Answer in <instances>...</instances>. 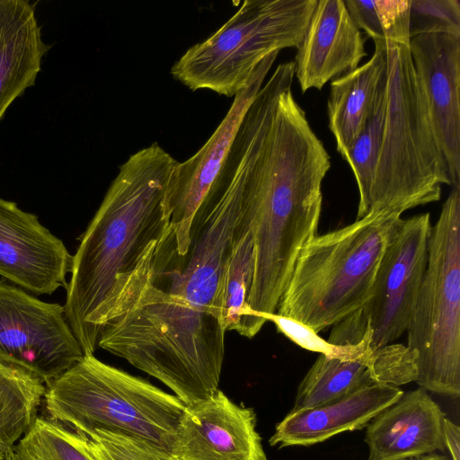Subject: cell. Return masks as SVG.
<instances>
[{"instance_id":"7402d4cb","label":"cell","mask_w":460,"mask_h":460,"mask_svg":"<svg viewBox=\"0 0 460 460\" xmlns=\"http://www.w3.org/2000/svg\"><path fill=\"white\" fill-rule=\"evenodd\" d=\"M45 393L41 379L0 360V449H12L30 430Z\"/></svg>"},{"instance_id":"2e32d148","label":"cell","mask_w":460,"mask_h":460,"mask_svg":"<svg viewBox=\"0 0 460 460\" xmlns=\"http://www.w3.org/2000/svg\"><path fill=\"white\" fill-rule=\"evenodd\" d=\"M365 41L343 0H317L293 61L302 93L356 69Z\"/></svg>"},{"instance_id":"e0dca14e","label":"cell","mask_w":460,"mask_h":460,"mask_svg":"<svg viewBox=\"0 0 460 460\" xmlns=\"http://www.w3.org/2000/svg\"><path fill=\"white\" fill-rule=\"evenodd\" d=\"M445 417L426 390L403 392L367 425V460H405L444 451Z\"/></svg>"},{"instance_id":"6da1fadb","label":"cell","mask_w":460,"mask_h":460,"mask_svg":"<svg viewBox=\"0 0 460 460\" xmlns=\"http://www.w3.org/2000/svg\"><path fill=\"white\" fill-rule=\"evenodd\" d=\"M239 216L235 193L212 186L193 217L184 254L177 252L167 226L125 283L99 347L178 397L218 389L226 332L219 322L218 295Z\"/></svg>"},{"instance_id":"d4e9b609","label":"cell","mask_w":460,"mask_h":460,"mask_svg":"<svg viewBox=\"0 0 460 460\" xmlns=\"http://www.w3.org/2000/svg\"><path fill=\"white\" fill-rule=\"evenodd\" d=\"M83 436L95 460H178L150 443L128 436L105 432Z\"/></svg>"},{"instance_id":"5b68a950","label":"cell","mask_w":460,"mask_h":460,"mask_svg":"<svg viewBox=\"0 0 460 460\" xmlns=\"http://www.w3.org/2000/svg\"><path fill=\"white\" fill-rule=\"evenodd\" d=\"M401 215L372 212L314 236L301 250L276 314L317 333L368 300L378 268Z\"/></svg>"},{"instance_id":"8992f818","label":"cell","mask_w":460,"mask_h":460,"mask_svg":"<svg viewBox=\"0 0 460 460\" xmlns=\"http://www.w3.org/2000/svg\"><path fill=\"white\" fill-rule=\"evenodd\" d=\"M48 418L84 436L144 440L172 454L186 404L138 376L84 355L46 385Z\"/></svg>"},{"instance_id":"8fae6325","label":"cell","mask_w":460,"mask_h":460,"mask_svg":"<svg viewBox=\"0 0 460 460\" xmlns=\"http://www.w3.org/2000/svg\"><path fill=\"white\" fill-rule=\"evenodd\" d=\"M409 49L450 186H460V26L411 29Z\"/></svg>"},{"instance_id":"f1b7e54d","label":"cell","mask_w":460,"mask_h":460,"mask_svg":"<svg viewBox=\"0 0 460 460\" xmlns=\"http://www.w3.org/2000/svg\"><path fill=\"white\" fill-rule=\"evenodd\" d=\"M405 460H447V458L442 455L431 453V454H428V455L418 456V457L408 458Z\"/></svg>"},{"instance_id":"83f0119b","label":"cell","mask_w":460,"mask_h":460,"mask_svg":"<svg viewBox=\"0 0 460 460\" xmlns=\"http://www.w3.org/2000/svg\"><path fill=\"white\" fill-rule=\"evenodd\" d=\"M443 441L452 460H460V428L447 417L443 420Z\"/></svg>"},{"instance_id":"9c48e42d","label":"cell","mask_w":460,"mask_h":460,"mask_svg":"<svg viewBox=\"0 0 460 460\" xmlns=\"http://www.w3.org/2000/svg\"><path fill=\"white\" fill-rule=\"evenodd\" d=\"M429 213L401 218L382 257L368 300L332 325L328 341L356 344L367 331L371 347L393 343L409 327L428 262Z\"/></svg>"},{"instance_id":"44dd1931","label":"cell","mask_w":460,"mask_h":460,"mask_svg":"<svg viewBox=\"0 0 460 460\" xmlns=\"http://www.w3.org/2000/svg\"><path fill=\"white\" fill-rule=\"evenodd\" d=\"M254 270L253 241L248 224L239 216L236 239L218 295L222 328L253 338L266 323L249 306L248 296Z\"/></svg>"},{"instance_id":"ba28073f","label":"cell","mask_w":460,"mask_h":460,"mask_svg":"<svg viewBox=\"0 0 460 460\" xmlns=\"http://www.w3.org/2000/svg\"><path fill=\"white\" fill-rule=\"evenodd\" d=\"M317 0H246L206 40L194 44L171 68L191 91L234 97L270 54L297 48Z\"/></svg>"},{"instance_id":"ffe728a7","label":"cell","mask_w":460,"mask_h":460,"mask_svg":"<svg viewBox=\"0 0 460 460\" xmlns=\"http://www.w3.org/2000/svg\"><path fill=\"white\" fill-rule=\"evenodd\" d=\"M374 43L369 60L331 82L328 126L343 159L373 111L385 71V42L375 40Z\"/></svg>"},{"instance_id":"cb8c5ba5","label":"cell","mask_w":460,"mask_h":460,"mask_svg":"<svg viewBox=\"0 0 460 460\" xmlns=\"http://www.w3.org/2000/svg\"><path fill=\"white\" fill-rule=\"evenodd\" d=\"M358 27L373 40L409 45L411 0H345Z\"/></svg>"},{"instance_id":"7c38bea8","label":"cell","mask_w":460,"mask_h":460,"mask_svg":"<svg viewBox=\"0 0 460 460\" xmlns=\"http://www.w3.org/2000/svg\"><path fill=\"white\" fill-rule=\"evenodd\" d=\"M279 53L270 54L260 63L248 85L235 94L226 115L208 140L190 158L178 162L171 172L164 211L179 254L188 250L193 217L217 176L241 121Z\"/></svg>"},{"instance_id":"30bf717a","label":"cell","mask_w":460,"mask_h":460,"mask_svg":"<svg viewBox=\"0 0 460 460\" xmlns=\"http://www.w3.org/2000/svg\"><path fill=\"white\" fill-rule=\"evenodd\" d=\"M84 356L63 305L0 279V360L47 385Z\"/></svg>"},{"instance_id":"52a82bcc","label":"cell","mask_w":460,"mask_h":460,"mask_svg":"<svg viewBox=\"0 0 460 460\" xmlns=\"http://www.w3.org/2000/svg\"><path fill=\"white\" fill-rule=\"evenodd\" d=\"M419 387L460 395V186L431 226L428 262L407 329Z\"/></svg>"},{"instance_id":"277c9868","label":"cell","mask_w":460,"mask_h":460,"mask_svg":"<svg viewBox=\"0 0 460 460\" xmlns=\"http://www.w3.org/2000/svg\"><path fill=\"white\" fill-rule=\"evenodd\" d=\"M385 42L386 67L373 111L345 161L356 179L357 217L440 199L450 185L409 45Z\"/></svg>"},{"instance_id":"3957f363","label":"cell","mask_w":460,"mask_h":460,"mask_svg":"<svg viewBox=\"0 0 460 460\" xmlns=\"http://www.w3.org/2000/svg\"><path fill=\"white\" fill-rule=\"evenodd\" d=\"M177 163L156 142L131 155L80 237L63 306L84 355L96 350L125 283L169 225L164 199Z\"/></svg>"},{"instance_id":"9a60e30c","label":"cell","mask_w":460,"mask_h":460,"mask_svg":"<svg viewBox=\"0 0 460 460\" xmlns=\"http://www.w3.org/2000/svg\"><path fill=\"white\" fill-rule=\"evenodd\" d=\"M172 455L178 460H268L254 411L234 403L219 389L186 405Z\"/></svg>"},{"instance_id":"4316f807","label":"cell","mask_w":460,"mask_h":460,"mask_svg":"<svg viewBox=\"0 0 460 460\" xmlns=\"http://www.w3.org/2000/svg\"><path fill=\"white\" fill-rule=\"evenodd\" d=\"M410 22V30L435 23L460 26V3L457 0H411Z\"/></svg>"},{"instance_id":"ac0fdd59","label":"cell","mask_w":460,"mask_h":460,"mask_svg":"<svg viewBox=\"0 0 460 460\" xmlns=\"http://www.w3.org/2000/svg\"><path fill=\"white\" fill-rule=\"evenodd\" d=\"M402 394L397 386L374 385L320 406L289 411L276 425L269 443L279 447H308L345 431L365 429Z\"/></svg>"},{"instance_id":"7a4b0ae2","label":"cell","mask_w":460,"mask_h":460,"mask_svg":"<svg viewBox=\"0 0 460 460\" xmlns=\"http://www.w3.org/2000/svg\"><path fill=\"white\" fill-rule=\"evenodd\" d=\"M293 61L277 66L248 107L217 179L235 192L251 230L248 296L275 314L302 248L317 234L331 157L292 93ZM265 319V318H264Z\"/></svg>"},{"instance_id":"f546056e","label":"cell","mask_w":460,"mask_h":460,"mask_svg":"<svg viewBox=\"0 0 460 460\" xmlns=\"http://www.w3.org/2000/svg\"><path fill=\"white\" fill-rule=\"evenodd\" d=\"M0 460H11V449H0Z\"/></svg>"},{"instance_id":"4fadbf2b","label":"cell","mask_w":460,"mask_h":460,"mask_svg":"<svg viewBox=\"0 0 460 460\" xmlns=\"http://www.w3.org/2000/svg\"><path fill=\"white\" fill-rule=\"evenodd\" d=\"M340 346L337 354H320L300 382L290 411L320 406L374 385L399 387L416 380L415 356L407 345L374 349L367 332L359 342Z\"/></svg>"},{"instance_id":"d6986e66","label":"cell","mask_w":460,"mask_h":460,"mask_svg":"<svg viewBox=\"0 0 460 460\" xmlns=\"http://www.w3.org/2000/svg\"><path fill=\"white\" fill-rule=\"evenodd\" d=\"M49 49L31 3L0 0V120L14 100L35 84Z\"/></svg>"},{"instance_id":"603a6c76","label":"cell","mask_w":460,"mask_h":460,"mask_svg":"<svg viewBox=\"0 0 460 460\" xmlns=\"http://www.w3.org/2000/svg\"><path fill=\"white\" fill-rule=\"evenodd\" d=\"M11 460H95L84 436L48 417L38 416L11 449Z\"/></svg>"},{"instance_id":"484cf974","label":"cell","mask_w":460,"mask_h":460,"mask_svg":"<svg viewBox=\"0 0 460 460\" xmlns=\"http://www.w3.org/2000/svg\"><path fill=\"white\" fill-rule=\"evenodd\" d=\"M264 317L267 322L270 321L275 324L278 332L305 349L332 356L337 354L341 349L340 345H333L323 340L311 327L295 319L276 313Z\"/></svg>"},{"instance_id":"5bb4252c","label":"cell","mask_w":460,"mask_h":460,"mask_svg":"<svg viewBox=\"0 0 460 460\" xmlns=\"http://www.w3.org/2000/svg\"><path fill=\"white\" fill-rule=\"evenodd\" d=\"M73 255L38 217L0 198V276L35 295L66 287Z\"/></svg>"}]
</instances>
